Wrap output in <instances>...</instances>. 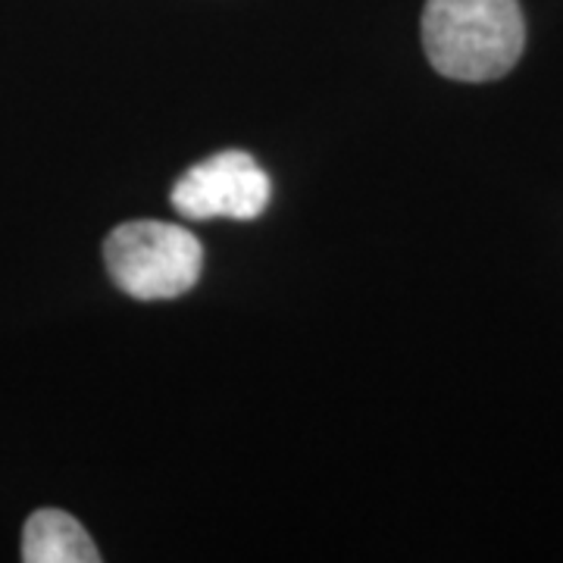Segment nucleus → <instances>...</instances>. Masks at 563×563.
I'll return each mask as SVG.
<instances>
[{"label":"nucleus","mask_w":563,"mask_h":563,"mask_svg":"<svg viewBox=\"0 0 563 563\" xmlns=\"http://www.w3.org/2000/svg\"><path fill=\"white\" fill-rule=\"evenodd\" d=\"M523 44L517 0H426L422 47L444 79H501L523 57Z\"/></svg>","instance_id":"1"},{"label":"nucleus","mask_w":563,"mask_h":563,"mask_svg":"<svg viewBox=\"0 0 563 563\" xmlns=\"http://www.w3.org/2000/svg\"><path fill=\"white\" fill-rule=\"evenodd\" d=\"M103 261L117 288L139 301L179 298L201 276V242L173 222L135 220L117 225L103 242Z\"/></svg>","instance_id":"2"},{"label":"nucleus","mask_w":563,"mask_h":563,"mask_svg":"<svg viewBox=\"0 0 563 563\" xmlns=\"http://www.w3.org/2000/svg\"><path fill=\"white\" fill-rule=\"evenodd\" d=\"M173 207L185 220H257L269 203V176L244 151H222L191 166L173 185Z\"/></svg>","instance_id":"3"},{"label":"nucleus","mask_w":563,"mask_h":563,"mask_svg":"<svg viewBox=\"0 0 563 563\" xmlns=\"http://www.w3.org/2000/svg\"><path fill=\"white\" fill-rule=\"evenodd\" d=\"M25 563H98L101 554L85 526L63 510H38L22 532Z\"/></svg>","instance_id":"4"}]
</instances>
